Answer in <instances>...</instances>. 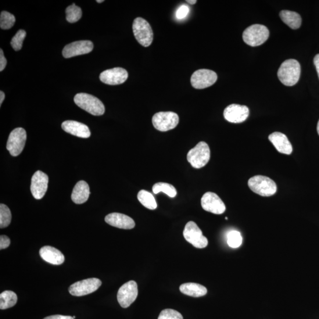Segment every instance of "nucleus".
Listing matches in <instances>:
<instances>
[{
    "mask_svg": "<svg viewBox=\"0 0 319 319\" xmlns=\"http://www.w3.org/2000/svg\"><path fill=\"white\" fill-rule=\"evenodd\" d=\"M27 139L26 131L23 128H17L11 132L7 143V149L12 156L16 157L23 152Z\"/></svg>",
    "mask_w": 319,
    "mask_h": 319,
    "instance_id": "nucleus-9",
    "label": "nucleus"
},
{
    "mask_svg": "<svg viewBox=\"0 0 319 319\" xmlns=\"http://www.w3.org/2000/svg\"><path fill=\"white\" fill-rule=\"evenodd\" d=\"M96 2H97L98 3H103V0H100V1H99V0H98V1H96Z\"/></svg>",
    "mask_w": 319,
    "mask_h": 319,
    "instance_id": "nucleus-42",
    "label": "nucleus"
},
{
    "mask_svg": "<svg viewBox=\"0 0 319 319\" xmlns=\"http://www.w3.org/2000/svg\"><path fill=\"white\" fill-rule=\"evenodd\" d=\"M17 296L15 293L12 291L3 292L0 295V309L5 310L16 305Z\"/></svg>",
    "mask_w": 319,
    "mask_h": 319,
    "instance_id": "nucleus-25",
    "label": "nucleus"
},
{
    "mask_svg": "<svg viewBox=\"0 0 319 319\" xmlns=\"http://www.w3.org/2000/svg\"><path fill=\"white\" fill-rule=\"evenodd\" d=\"M317 131L318 134L319 135V120H318V123H317Z\"/></svg>",
    "mask_w": 319,
    "mask_h": 319,
    "instance_id": "nucleus-41",
    "label": "nucleus"
},
{
    "mask_svg": "<svg viewBox=\"0 0 319 319\" xmlns=\"http://www.w3.org/2000/svg\"><path fill=\"white\" fill-rule=\"evenodd\" d=\"M132 30L134 37L141 46L149 47L153 41V31L148 21L141 17H137L134 20Z\"/></svg>",
    "mask_w": 319,
    "mask_h": 319,
    "instance_id": "nucleus-6",
    "label": "nucleus"
},
{
    "mask_svg": "<svg viewBox=\"0 0 319 319\" xmlns=\"http://www.w3.org/2000/svg\"><path fill=\"white\" fill-rule=\"evenodd\" d=\"M108 224L113 227L124 229H131L135 227V222L130 217L120 213L108 215L105 218Z\"/></svg>",
    "mask_w": 319,
    "mask_h": 319,
    "instance_id": "nucleus-18",
    "label": "nucleus"
},
{
    "mask_svg": "<svg viewBox=\"0 0 319 319\" xmlns=\"http://www.w3.org/2000/svg\"><path fill=\"white\" fill-rule=\"evenodd\" d=\"M73 318H74V319H75V318H76V317L74 316V317H73Z\"/></svg>",
    "mask_w": 319,
    "mask_h": 319,
    "instance_id": "nucleus-43",
    "label": "nucleus"
},
{
    "mask_svg": "<svg viewBox=\"0 0 319 319\" xmlns=\"http://www.w3.org/2000/svg\"><path fill=\"white\" fill-rule=\"evenodd\" d=\"M75 103L81 109L95 116H102L105 113V107L100 100L90 94L80 93L75 95Z\"/></svg>",
    "mask_w": 319,
    "mask_h": 319,
    "instance_id": "nucleus-2",
    "label": "nucleus"
},
{
    "mask_svg": "<svg viewBox=\"0 0 319 319\" xmlns=\"http://www.w3.org/2000/svg\"><path fill=\"white\" fill-rule=\"evenodd\" d=\"M10 244V239L6 235L0 236V249L4 250L8 248Z\"/></svg>",
    "mask_w": 319,
    "mask_h": 319,
    "instance_id": "nucleus-35",
    "label": "nucleus"
},
{
    "mask_svg": "<svg viewBox=\"0 0 319 319\" xmlns=\"http://www.w3.org/2000/svg\"><path fill=\"white\" fill-rule=\"evenodd\" d=\"M217 80V74L214 71L202 69L195 71L192 74L191 82L193 88L202 89L213 85Z\"/></svg>",
    "mask_w": 319,
    "mask_h": 319,
    "instance_id": "nucleus-11",
    "label": "nucleus"
},
{
    "mask_svg": "<svg viewBox=\"0 0 319 319\" xmlns=\"http://www.w3.org/2000/svg\"><path fill=\"white\" fill-rule=\"evenodd\" d=\"M202 208L210 213L217 215L224 214L226 210V206L221 199L216 193L206 192L203 195L201 199Z\"/></svg>",
    "mask_w": 319,
    "mask_h": 319,
    "instance_id": "nucleus-13",
    "label": "nucleus"
},
{
    "mask_svg": "<svg viewBox=\"0 0 319 319\" xmlns=\"http://www.w3.org/2000/svg\"><path fill=\"white\" fill-rule=\"evenodd\" d=\"M6 65L7 60L4 55L3 50L1 49H0V71L2 72L5 69Z\"/></svg>",
    "mask_w": 319,
    "mask_h": 319,
    "instance_id": "nucleus-36",
    "label": "nucleus"
},
{
    "mask_svg": "<svg viewBox=\"0 0 319 319\" xmlns=\"http://www.w3.org/2000/svg\"><path fill=\"white\" fill-rule=\"evenodd\" d=\"M158 319H184V317L179 311L168 309L161 311Z\"/></svg>",
    "mask_w": 319,
    "mask_h": 319,
    "instance_id": "nucleus-33",
    "label": "nucleus"
},
{
    "mask_svg": "<svg viewBox=\"0 0 319 319\" xmlns=\"http://www.w3.org/2000/svg\"><path fill=\"white\" fill-rule=\"evenodd\" d=\"M102 285L99 279L91 278L74 283L70 286L69 292L74 296H84L96 291Z\"/></svg>",
    "mask_w": 319,
    "mask_h": 319,
    "instance_id": "nucleus-10",
    "label": "nucleus"
},
{
    "mask_svg": "<svg viewBox=\"0 0 319 319\" xmlns=\"http://www.w3.org/2000/svg\"><path fill=\"white\" fill-rule=\"evenodd\" d=\"M314 64L315 66H316L317 73L319 78V54H317V55L315 56L314 58Z\"/></svg>",
    "mask_w": 319,
    "mask_h": 319,
    "instance_id": "nucleus-38",
    "label": "nucleus"
},
{
    "mask_svg": "<svg viewBox=\"0 0 319 319\" xmlns=\"http://www.w3.org/2000/svg\"><path fill=\"white\" fill-rule=\"evenodd\" d=\"M301 74V66L298 61L288 59L285 61L278 70V78L282 84L292 87L298 82Z\"/></svg>",
    "mask_w": 319,
    "mask_h": 319,
    "instance_id": "nucleus-1",
    "label": "nucleus"
},
{
    "mask_svg": "<svg viewBox=\"0 0 319 319\" xmlns=\"http://www.w3.org/2000/svg\"><path fill=\"white\" fill-rule=\"evenodd\" d=\"M62 128L67 133L78 137L87 138L91 136V132L87 125L80 122L70 120L64 121Z\"/></svg>",
    "mask_w": 319,
    "mask_h": 319,
    "instance_id": "nucleus-20",
    "label": "nucleus"
},
{
    "mask_svg": "<svg viewBox=\"0 0 319 319\" xmlns=\"http://www.w3.org/2000/svg\"><path fill=\"white\" fill-rule=\"evenodd\" d=\"M82 16V10L80 7L73 4L66 9V19L70 23H76L81 19Z\"/></svg>",
    "mask_w": 319,
    "mask_h": 319,
    "instance_id": "nucleus-28",
    "label": "nucleus"
},
{
    "mask_svg": "<svg viewBox=\"0 0 319 319\" xmlns=\"http://www.w3.org/2000/svg\"><path fill=\"white\" fill-rule=\"evenodd\" d=\"M153 192L155 194L163 192L170 198H174L177 195L176 189L173 185L167 184V183H157L153 186Z\"/></svg>",
    "mask_w": 319,
    "mask_h": 319,
    "instance_id": "nucleus-27",
    "label": "nucleus"
},
{
    "mask_svg": "<svg viewBox=\"0 0 319 319\" xmlns=\"http://www.w3.org/2000/svg\"><path fill=\"white\" fill-rule=\"evenodd\" d=\"M250 114L249 108L245 105L231 104L224 110L225 119L231 123H241L248 118Z\"/></svg>",
    "mask_w": 319,
    "mask_h": 319,
    "instance_id": "nucleus-15",
    "label": "nucleus"
},
{
    "mask_svg": "<svg viewBox=\"0 0 319 319\" xmlns=\"http://www.w3.org/2000/svg\"><path fill=\"white\" fill-rule=\"evenodd\" d=\"M94 49V45L89 41H81L72 43L64 48L62 52L64 58L85 55L90 53Z\"/></svg>",
    "mask_w": 319,
    "mask_h": 319,
    "instance_id": "nucleus-17",
    "label": "nucleus"
},
{
    "mask_svg": "<svg viewBox=\"0 0 319 319\" xmlns=\"http://www.w3.org/2000/svg\"><path fill=\"white\" fill-rule=\"evenodd\" d=\"M268 139L278 152L285 155H291L293 147L285 134L274 132L269 135Z\"/></svg>",
    "mask_w": 319,
    "mask_h": 319,
    "instance_id": "nucleus-19",
    "label": "nucleus"
},
{
    "mask_svg": "<svg viewBox=\"0 0 319 319\" xmlns=\"http://www.w3.org/2000/svg\"><path fill=\"white\" fill-rule=\"evenodd\" d=\"M248 184L253 192L261 196L274 195L277 190L275 183L264 175H258L250 178Z\"/></svg>",
    "mask_w": 319,
    "mask_h": 319,
    "instance_id": "nucleus-3",
    "label": "nucleus"
},
{
    "mask_svg": "<svg viewBox=\"0 0 319 319\" xmlns=\"http://www.w3.org/2000/svg\"><path fill=\"white\" fill-rule=\"evenodd\" d=\"M40 256L46 262L53 265H61L64 263V257L59 250L51 246H45L40 250Z\"/></svg>",
    "mask_w": 319,
    "mask_h": 319,
    "instance_id": "nucleus-21",
    "label": "nucleus"
},
{
    "mask_svg": "<svg viewBox=\"0 0 319 319\" xmlns=\"http://www.w3.org/2000/svg\"><path fill=\"white\" fill-rule=\"evenodd\" d=\"M26 37V32L24 30H20L12 39L11 46L14 51H19L22 48L23 43Z\"/></svg>",
    "mask_w": 319,
    "mask_h": 319,
    "instance_id": "nucleus-32",
    "label": "nucleus"
},
{
    "mask_svg": "<svg viewBox=\"0 0 319 319\" xmlns=\"http://www.w3.org/2000/svg\"><path fill=\"white\" fill-rule=\"evenodd\" d=\"M12 221V214L9 207L1 204L0 205V228H5L10 224Z\"/></svg>",
    "mask_w": 319,
    "mask_h": 319,
    "instance_id": "nucleus-29",
    "label": "nucleus"
},
{
    "mask_svg": "<svg viewBox=\"0 0 319 319\" xmlns=\"http://www.w3.org/2000/svg\"><path fill=\"white\" fill-rule=\"evenodd\" d=\"M137 198L139 202L146 208L150 210H155L157 208V205L156 199L151 193L146 191L145 190H141L138 193Z\"/></svg>",
    "mask_w": 319,
    "mask_h": 319,
    "instance_id": "nucleus-26",
    "label": "nucleus"
},
{
    "mask_svg": "<svg viewBox=\"0 0 319 319\" xmlns=\"http://www.w3.org/2000/svg\"><path fill=\"white\" fill-rule=\"evenodd\" d=\"M186 2H187L189 4H191V5H195V4L197 3L196 0H193V1H191V0H188V1H186Z\"/></svg>",
    "mask_w": 319,
    "mask_h": 319,
    "instance_id": "nucleus-40",
    "label": "nucleus"
},
{
    "mask_svg": "<svg viewBox=\"0 0 319 319\" xmlns=\"http://www.w3.org/2000/svg\"><path fill=\"white\" fill-rule=\"evenodd\" d=\"M242 238L241 233L237 231H231L228 233L227 243L233 249L238 248L241 245Z\"/></svg>",
    "mask_w": 319,
    "mask_h": 319,
    "instance_id": "nucleus-31",
    "label": "nucleus"
},
{
    "mask_svg": "<svg viewBox=\"0 0 319 319\" xmlns=\"http://www.w3.org/2000/svg\"><path fill=\"white\" fill-rule=\"evenodd\" d=\"M16 22L15 17L7 12H2L0 16V27L3 30L12 28Z\"/></svg>",
    "mask_w": 319,
    "mask_h": 319,
    "instance_id": "nucleus-30",
    "label": "nucleus"
},
{
    "mask_svg": "<svg viewBox=\"0 0 319 319\" xmlns=\"http://www.w3.org/2000/svg\"><path fill=\"white\" fill-rule=\"evenodd\" d=\"M128 77L127 71L122 67H115L102 72L100 74V80L110 85H117L124 83Z\"/></svg>",
    "mask_w": 319,
    "mask_h": 319,
    "instance_id": "nucleus-16",
    "label": "nucleus"
},
{
    "mask_svg": "<svg viewBox=\"0 0 319 319\" xmlns=\"http://www.w3.org/2000/svg\"><path fill=\"white\" fill-rule=\"evenodd\" d=\"M138 286L134 281H130L122 286L118 290L117 300L120 306L127 308L137 299Z\"/></svg>",
    "mask_w": 319,
    "mask_h": 319,
    "instance_id": "nucleus-12",
    "label": "nucleus"
},
{
    "mask_svg": "<svg viewBox=\"0 0 319 319\" xmlns=\"http://www.w3.org/2000/svg\"><path fill=\"white\" fill-rule=\"evenodd\" d=\"M279 16L285 24L292 29H298L302 24V18L300 14L289 10H282L279 13Z\"/></svg>",
    "mask_w": 319,
    "mask_h": 319,
    "instance_id": "nucleus-24",
    "label": "nucleus"
},
{
    "mask_svg": "<svg viewBox=\"0 0 319 319\" xmlns=\"http://www.w3.org/2000/svg\"><path fill=\"white\" fill-rule=\"evenodd\" d=\"M189 12V9L188 6L185 5L179 7V9L177 11L176 17L178 19L180 20L184 19V18L188 16Z\"/></svg>",
    "mask_w": 319,
    "mask_h": 319,
    "instance_id": "nucleus-34",
    "label": "nucleus"
},
{
    "mask_svg": "<svg viewBox=\"0 0 319 319\" xmlns=\"http://www.w3.org/2000/svg\"><path fill=\"white\" fill-rule=\"evenodd\" d=\"M44 319H74L73 317L69 316H63V315H52L45 317Z\"/></svg>",
    "mask_w": 319,
    "mask_h": 319,
    "instance_id": "nucleus-37",
    "label": "nucleus"
},
{
    "mask_svg": "<svg viewBox=\"0 0 319 319\" xmlns=\"http://www.w3.org/2000/svg\"><path fill=\"white\" fill-rule=\"evenodd\" d=\"M48 175L42 171L36 172L31 179V192L36 199L44 198L48 190Z\"/></svg>",
    "mask_w": 319,
    "mask_h": 319,
    "instance_id": "nucleus-14",
    "label": "nucleus"
},
{
    "mask_svg": "<svg viewBox=\"0 0 319 319\" xmlns=\"http://www.w3.org/2000/svg\"><path fill=\"white\" fill-rule=\"evenodd\" d=\"M210 158L209 147L204 141L199 142L188 152L187 159L193 167L200 168L205 166Z\"/></svg>",
    "mask_w": 319,
    "mask_h": 319,
    "instance_id": "nucleus-5",
    "label": "nucleus"
},
{
    "mask_svg": "<svg viewBox=\"0 0 319 319\" xmlns=\"http://www.w3.org/2000/svg\"><path fill=\"white\" fill-rule=\"evenodd\" d=\"M270 32L267 27L261 24H254L243 31L242 38L246 44L256 47L267 41Z\"/></svg>",
    "mask_w": 319,
    "mask_h": 319,
    "instance_id": "nucleus-4",
    "label": "nucleus"
},
{
    "mask_svg": "<svg viewBox=\"0 0 319 319\" xmlns=\"http://www.w3.org/2000/svg\"><path fill=\"white\" fill-rule=\"evenodd\" d=\"M184 236L188 242L197 249H204L208 244V241L203 236L201 229L193 221H190L186 225Z\"/></svg>",
    "mask_w": 319,
    "mask_h": 319,
    "instance_id": "nucleus-8",
    "label": "nucleus"
},
{
    "mask_svg": "<svg viewBox=\"0 0 319 319\" xmlns=\"http://www.w3.org/2000/svg\"><path fill=\"white\" fill-rule=\"evenodd\" d=\"M90 191L89 185L85 181H80L77 183L72 193V200L76 204H82L87 201Z\"/></svg>",
    "mask_w": 319,
    "mask_h": 319,
    "instance_id": "nucleus-22",
    "label": "nucleus"
},
{
    "mask_svg": "<svg viewBox=\"0 0 319 319\" xmlns=\"http://www.w3.org/2000/svg\"><path fill=\"white\" fill-rule=\"evenodd\" d=\"M154 127L160 131L165 132L173 130L179 123V117L176 113L159 112L154 115L152 118Z\"/></svg>",
    "mask_w": 319,
    "mask_h": 319,
    "instance_id": "nucleus-7",
    "label": "nucleus"
},
{
    "mask_svg": "<svg viewBox=\"0 0 319 319\" xmlns=\"http://www.w3.org/2000/svg\"><path fill=\"white\" fill-rule=\"evenodd\" d=\"M5 98V94L3 91L0 92V105L2 106L3 102Z\"/></svg>",
    "mask_w": 319,
    "mask_h": 319,
    "instance_id": "nucleus-39",
    "label": "nucleus"
},
{
    "mask_svg": "<svg viewBox=\"0 0 319 319\" xmlns=\"http://www.w3.org/2000/svg\"><path fill=\"white\" fill-rule=\"evenodd\" d=\"M180 291L184 295L193 297L205 296L207 292L205 287L194 282H188L182 285L180 287Z\"/></svg>",
    "mask_w": 319,
    "mask_h": 319,
    "instance_id": "nucleus-23",
    "label": "nucleus"
}]
</instances>
